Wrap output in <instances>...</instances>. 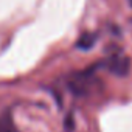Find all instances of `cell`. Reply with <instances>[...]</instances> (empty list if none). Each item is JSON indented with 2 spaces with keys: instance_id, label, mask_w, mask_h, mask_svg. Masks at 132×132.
<instances>
[{
  "instance_id": "cell-1",
  "label": "cell",
  "mask_w": 132,
  "mask_h": 132,
  "mask_svg": "<svg viewBox=\"0 0 132 132\" xmlns=\"http://www.w3.org/2000/svg\"><path fill=\"white\" fill-rule=\"evenodd\" d=\"M95 70L93 67L86 70V72H81L78 75H75L73 81H70V89L75 92V95H84L86 92L90 90V86L95 82Z\"/></svg>"
},
{
  "instance_id": "cell-2",
  "label": "cell",
  "mask_w": 132,
  "mask_h": 132,
  "mask_svg": "<svg viewBox=\"0 0 132 132\" xmlns=\"http://www.w3.org/2000/svg\"><path fill=\"white\" fill-rule=\"evenodd\" d=\"M106 65L112 73H115L118 76H123L129 72V59H127V56H123V54L110 56L106 61Z\"/></svg>"
},
{
  "instance_id": "cell-3",
  "label": "cell",
  "mask_w": 132,
  "mask_h": 132,
  "mask_svg": "<svg viewBox=\"0 0 132 132\" xmlns=\"http://www.w3.org/2000/svg\"><path fill=\"white\" fill-rule=\"evenodd\" d=\"M0 132H19L11 112H5L0 115Z\"/></svg>"
},
{
  "instance_id": "cell-4",
  "label": "cell",
  "mask_w": 132,
  "mask_h": 132,
  "mask_svg": "<svg viewBox=\"0 0 132 132\" xmlns=\"http://www.w3.org/2000/svg\"><path fill=\"white\" fill-rule=\"evenodd\" d=\"M95 42H96V34H93V33H84V34L78 39L76 47H78L79 50H90V48L95 45Z\"/></svg>"
}]
</instances>
